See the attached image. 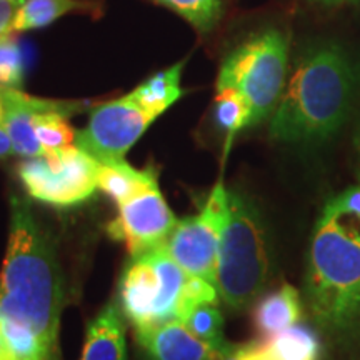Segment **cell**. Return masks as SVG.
Instances as JSON below:
<instances>
[{"label": "cell", "instance_id": "cell-5", "mask_svg": "<svg viewBox=\"0 0 360 360\" xmlns=\"http://www.w3.org/2000/svg\"><path fill=\"white\" fill-rule=\"evenodd\" d=\"M289 39L267 29L238 44L220 65L217 89L237 90L249 103L252 125L274 114L285 89Z\"/></svg>", "mask_w": 360, "mask_h": 360}, {"label": "cell", "instance_id": "cell-18", "mask_svg": "<svg viewBox=\"0 0 360 360\" xmlns=\"http://www.w3.org/2000/svg\"><path fill=\"white\" fill-rule=\"evenodd\" d=\"M215 122L227 134V147L242 129L252 125L249 103L237 90L222 87L215 96Z\"/></svg>", "mask_w": 360, "mask_h": 360}, {"label": "cell", "instance_id": "cell-12", "mask_svg": "<svg viewBox=\"0 0 360 360\" xmlns=\"http://www.w3.org/2000/svg\"><path fill=\"white\" fill-rule=\"evenodd\" d=\"M122 309L112 300L89 323L80 360H125V322Z\"/></svg>", "mask_w": 360, "mask_h": 360}, {"label": "cell", "instance_id": "cell-14", "mask_svg": "<svg viewBox=\"0 0 360 360\" xmlns=\"http://www.w3.org/2000/svg\"><path fill=\"white\" fill-rule=\"evenodd\" d=\"M302 315V304L297 289L283 285L281 289L265 295L254 309V327L262 339L276 337L287 328L294 327Z\"/></svg>", "mask_w": 360, "mask_h": 360}, {"label": "cell", "instance_id": "cell-20", "mask_svg": "<svg viewBox=\"0 0 360 360\" xmlns=\"http://www.w3.org/2000/svg\"><path fill=\"white\" fill-rule=\"evenodd\" d=\"M69 117L62 112H37L34 115V129L45 154L75 143V132L69 124Z\"/></svg>", "mask_w": 360, "mask_h": 360}, {"label": "cell", "instance_id": "cell-17", "mask_svg": "<svg viewBox=\"0 0 360 360\" xmlns=\"http://www.w3.org/2000/svg\"><path fill=\"white\" fill-rule=\"evenodd\" d=\"M87 6L77 0H24L12 24V32L42 29L69 12L84 11Z\"/></svg>", "mask_w": 360, "mask_h": 360}, {"label": "cell", "instance_id": "cell-16", "mask_svg": "<svg viewBox=\"0 0 360 360\" xmlns=\"http://www.w3.org/2000/svg\"><path fill=\"white\" fill-rule=\"evenodd\" d=\"M184 65L186 62H179V64L152 75L146 82L135 87L130 92V97L142 107H146L147 110L160 117L172 103L182 97L184 90L180 87V79H182Z\"/></svg>", "mask_w": 360, "mask_h": 360}, {"label": "cell", "instance_id": "cell-8", "mask_svg": "<svg viewBox=\"0 0 360 360\" xmlns=\"http://www.w3.org/2000/svg\"><path fill=\"white\" fill-rule=\"evenodd\" d=\"M227 219V188L220 180L199 214L177 220L165 247L188 276H195L217 287V259L220 237Z\"/></svg>", "mask_w": 360, "mask_h": 360}, {"label": "cell", "instance_id": "cell-1", "mask_svg": "<svg viewBox=\"0 0 360 360\" xmlns=\"http://www.w3.org/2000/svg\"><path fill=\"white\" fill-rule=\"evenodd\" d=\"M62 302V272L51 233L29 202L13 195L0 270V350L12 360H60Z\"/></svg>", "mask_w": 360, "mask_h": 360}, {"label": "cell", "instance_id": "cell-22", "mask_svg": "<svg viewBox=\"0 0 360 360\" xmlns=\"http://www.w3.org/2000/svg\"><path fill=\"white\" fill-rule=\"evenodd\" d=\"M24 82V58L12 34L0 37V85L20 89Z\"/></svg>", "mask_w": 360, "mask_h": 360}, {"label": "cell", "instance_id": "cell-7", "mask_svg": "<svg viewBox=\"0 0 360 360\" xmlns=\"http://www.w3.org/2000/svg\"><path fill=\"white\" fill-rule=\"evenodd\" d=\"M98 162L74 146L22 160L17 174L30 197L53 207L79 205L97 191Z\"/></svg>", "mask_w": 360, "mask_h": 360}, {"label": "cell", "instance_id": "cell-2", "mask_svg": "<svg viewBox=\"0 0 360 360\" xmlns=\"http://www.w3.org/2000/svg\"><path fill=\"white\" fill-rule=\"evenodd\" d=\"M354 70L339 45L314 47L297 62L270 120V137L287 143L322 142L347 119Z\"/></svg>", "mask_w": 360, "mask_h": 360}, {"label": "cell", "instance_id": "cell-13", "mask_svg": "<svg viewBox=\"0 0 360 360\" xmlns=\"http://www.w3.org/2000/svg\"><path fill=\"white\" fill-rule=\"evenodd\" d=\"M242 360H321V340L312 328L295 323L262 344L244 345Z\"/></svg>", "mask_w": 360, "mask_h": 360}, {"label": "cell", "instance_id": "cell-15", "mask_svg": "<svg viewBox=\"0 0 360 360\" xmlns=\"http://www.w3.org/2000/svg\"><path fill=\"white\" fill-rule=\"evenodd\" d=\"M159 186L157 172L152 167L139 170L127 162H98L97 187L117 205L134 199L139 193Z\"/></svg>", "mask_w": 360, "mask_h": 360}, {"label": "cell", "instance_id": "cell-29", "mask_svg": "<svg viewBox=\"0 0 360 360\" xmlns=\"http://www.w3.org/2000/svg\"><path fill=\"white\" fill-rule=\"evenodd\" d=\"M359 152H360V135H359ZM359 174H360V170H359Z\"/></svg>", "mask_w": 360, "mask_h": 360}, {"label": "cell", "instance_id": "cell-28", "mask_svg": "<svg viewBox=\"0 0 360 360\" xmlns=\"http://www.w3.org/2000/svg\"><path fill=\"white\" fill-rule=\"evenodd\" d=\"M0 360H12V359L8 357V355L4 352V350H0Z\"/></svg>", "mask_w": 360, "mask_h": 360}, {"label": "cell", "instance_id": "cell-25", "mask_svg": "<svg viewBox=\"0 0 360 360\" xmlns=\"http://www.w3.org/2000/svg\"><path fill=\"white\" fill-rule=\"evenodd\" d=\"M15 154L13 152V143L11 135H8L6 125L0 122V159H6V157Z\"/></svg>", "mask_w": 360, "mask_h": 360}, {"label": "cell", "instance_id": "cell-19", "mask_svg": "<svg viewBox=\"0 0 360 360\" xmlns=\"http://www.w3.org/2000/svg\"><path fill=\"white\" fill-rule=\"evenodd\" d=\"M186 19L202 34L210 32L224 13L225 0H154Z\"/></svg>", "mask_w": 360, "mask_h": 360}, {"label": "cell", "instance_id": "cell-6", "mask_svg": "<svg viewBox=\"0 0 360 360\" xmlns=\"http://www.w3.org/2000/svg\"><path fill=\"white\" fill-rule=\"evenodd\" d=\"M188 274L160 245L130 257L119 283V305L135 328L179 321Z\"/></svg>", "mask_w": 360, "mask_h": 360}, {"label": "cell", "instance_id": "cell-26", "mask_svg": "<svg viewBox=\"0 0 360 360\" xmlns=\"http://www.w3.org/2000/svg\"><path fill=\"white\" fill-rule=\"evenodd\" d=\"M242 347L244 345H231L224 354H220L215 360H242Z\"/></svg>", "mask_w": 360, "mask_h": 360}, {"label": "cell", "instance_id": "cell-3", "mask_svg": "<svg viewBox=\"0 0 360 360\" xmlns=\"http://www.w3.org/2000/svg\"><path fill=\"white\" fill-rule=\"evenodd\" d=\"M305 300L323 330H360V219L327 204L310 238Z\"/></svg>", "mask_w": 360, "mask_h": 360}, {"label": "cell", "instance_id": "cell-4", "mask_svg": "<svg viewBox=\"0 0 360 360\" xmlns=\"http://www.w3.org/2000/svg\"><path fill=\"white\" fill-rule=\"evenodd\" d=\"M269 276V240L257 207L244 193L227 191L217 259L219 297L229 309L240 312L260 295Z\"/></svg>", "mask_w": 360, "mask_h": 360}, {"label": "cell", "instance_id": "cell-23", "mask_svg": "<svg viewBox=\"0 0 360 360\" xmlns=\"http://www.w3.org/2000/svg\"><path fill=\"white\" fill-rule=\"evenodd\" d=\"M34 98L35 97L29 96V94L22 92L20 89H8L0 85V122H4L8 112L15 109V107L30 103Z\"/></svg>", "mask_w": 360, "mask_h": 360}, {"label": "cell", "instance_id": "cell-10", "mask_svg": "<svg viewBox=\"0 0 360 360\" xmlns=\"http://www.w3.org/2000/svg\"><path fill=\"white\" fill-rule=\"evenodd\" d=\"M175 225L177 217L155 186L119 205V215L109 224L107 232L127 245L130 257H137L165 245Z\"/></svg>", "mask_w": 360, "mask_h": 360}, {"label": "cell", "instance_id": "cell-27", "mask_svg": "<svg viewBox=\"0 0 360 360\" xmlns=\"http://www.w3.org/2000/svg\"><path fill=\"white\" fill-rule=\"evenodd\" d=\"M317 2H322V4H327V6H337V4L344 2V0H317Z\"/></svg>", "mask_w": 360, "mask_h": 360}, {"label": "cell", "instance_id": "cell-21", "mask_svg": "<svg viewBox=\"0 0 360 360\" xmlns=\"http://www.w3.org/2000/svg\"><path fill=\"white\" fill-rule=\"evenodd\" d=\"M182 322L193 335L209 342V344L217 345V347H224L229 344L224 339V317L219 312L217 304L199 305Z\"/></svg>", "mask_w": 360, "mask_h": 360}, {"label": "cell", "instance_id": "cell-24", "mask_svg": "<svg viewBox=\"0 0 360 360\" xmlns=\"http://www.w3.org/2000/svg\"><path fill=\"white\" fill-rule=\"evenodd\" d=\"M24 0H0V37L12 34L15 13Z\"/></svg>", "mask_w": 360, "mask_h": 360}, {"label": "cell", "instance_id": "cell-11", "mask_svg": "<svg viewBox=\"0 0 360 360\" xmlns=\"http://www.w3.org/2000/svg\"><path fill=\"white\" fill-rule=\"evenodd\" d=\"M146 360H215L232 344L217 347L193 335L180 321L135 328Z\"/></svg>", "mask_w": 360, "mask_h": 360}, {"label": "cell", "instance_id": "cell-9", "mask_svg": "<svg viewBox=\"0 0 360 360\" xmlns=\"http://www.w3.org/2000/svg\"><path fill=\"white\" fill-rule=\"evenodd\" d=\"M157 117L130 94L103 102L90 110L89 124L75 135V146L97 162H122Z\"/></svg>", "mask_w": 360, "mask_h": 360}]
</instances>
